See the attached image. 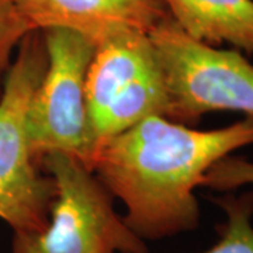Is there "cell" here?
Instances as JSON below:
<instances>
[{
    "mask_svg": "<svg viewBox=\"0 0 253 253\" xmlns=\"http://www.w3.org/2000/svg\"><path fill=\"white\" fill-rule=\"evenodd\" d=\"M149 38L166 84L168 120L190 126L214 111L253 117V63L242 51L196 40L170 16Z\"/></svg>",
    "mask_w": 253,
    "mask_h": 253,
    "instance_id": "277c9868",
    "label": "cell"
},
{
    "mask_svg": "<svg viewBox=\"0 0 253 253\" xmlns=\"http://www.w3.org/2000/svg\"><path fill=\"white\" fill-rule=\"evenodd\" d=\"M34 31L13 0H0V96L11 66V55L23 38Z\"/></svg>",
    "mask_w": 253,
    "mask_h": 253,
    "instance_id": "30bf717a",
    "label": "cell"
},
{
    "mask_svg": "<svg viewBox=\"0 0 253 253\" xmlns=\"http://www.w3.org/2000/svg\"><path fill=\"white\" fill-rule=\"evenodd\" d=\"M189 36L210 45L229 44L253 55V0H163Z\"/></svg>",
    "mask_w": 253,
    "mask_h": 253,
    "instance_id": "ba28073f",
    "label": "cell"
},
{
    "mask_svg": "<svg viewBox=\"0 0 253 253\" xmlns=\"http://www.w3.org/2000/svg\"><path fill=\"white\" fill-rule=\"evenodd\" d=\"M214 203L225 212V222L218 226L219 239L201 253H253V190L225 194Z\"/></svg>",
    "mask_w": 253,
    "mask_h": 253,
    "instance_id": "9c48e42d",
    "label": "cell"
},
{
    "mask_svg": "<svg viewBox=\"0 0 253 253\" xmlns=\"http://www.w3.org/2000/svg\"><path fill=\"white\" fill-rule=\"evenodd\" d=\"M253 145V117L201 131L152 116L100 141L86 166L123 201L124 217L141 239H161L196 229V189L208 169Z\"/></svg>",
    "mask_w": 253,
    "mask_h": 253,
    "instance_id": "6da1fadb",
    "label": "cell"
},
{
    "mask_svg": "<svg viewBox=\"0 0 253 253\" xmlns=\"http://www.w3.org/2000/svg\"><path fill=\"white\" fill-rule=\"evenodd\" d=\"M41 30L23 38L0 96V218L13 234L41 232L55 199V181L30 152L26 131L33 94L44 76Z\"/></svg>",
    "mask_w": 253,
    "mask_h": 253,
    "instance_id": "7a4b0ae2",
    "label": "cell"
},
{
    "mask_svg": "<svg viewBox=\"0 0 253 253\" xmlns=\"http://www.w3.org/2000/svg\"><path fill=\"white\" fill-rule=\"evenodd\" d=\"M41 168L55 181L48 224L41 232L13 234L11 253H148L114 210L113 194L81 159L48 154Z\"/></svg>",
    "mask_w": 253,
    "mask_h": 253,
    "instance_id": "3957f363",
    "label": "cell"
},
{
    "mask_svg": "<svg viewBox=\"0 0 253 253\" xmlns=\"http://www.w3.org/2000/svg\"><path fill=\"white\" fill-rule=\"evenodd\" d=\"M242 186H253V162L234 155L214 163L201 183V187L217 191H232Z\"/></svg>",
    "mask_w": 253,
    "mask_h": 253,
    "instance_id": "8fae6325",
    "label": "cell"
},
{
    "mask_svg": "<svg viewBox=\"0 0 253 253\" xmlns=\"http://www.w3.org/2000/svg\"><path fill=\"white\" fill-rule=\"evenodd\" d=\"M34 30L69 28L94 44L121 30L149 33L170 14L163 0H13Z\"/></svg>",
    "mask_w": 253,
    "mask_h": 253,
    "instance_id": "52a82bcc",
    "label": "cell"
},
{
    "mask_svg": "<svg viewBox=\"0 0 253 253\" xmlns=\"http://www.w3.org/2000/svg\"><path fill=\"white\" fill-rule=\"evenodd\" d=\"M86 104L96 145L145 118L166 117L168 91L149 33L121 30L96 44Z\"/></svg>",
    "mask_w": 253,
    "mask_h": 253,
    "instance_id": "8992f818",
    "label": "cell"
},
{
    "mask_svg": "<svg viewBox=\"0 0 253 253\" xmlns=\"http://www.w3.org/2000/svg\"><path fill=\"white\" fill-rule=\"evenodd\" d=\"M41 31L46 68L28 106L30 152L40 165L45 155L56 152L86 165L96 146L86 104V78L96 44L69 28Z\"/></svg>",
    "mask_w": 253,
    "mask_h": 253,
    "instance_id": "5b68a950",
    "label": "cell"
}]
</instances>
